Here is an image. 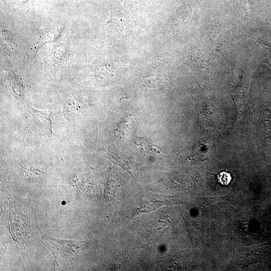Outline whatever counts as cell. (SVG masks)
<instances>
[{
	"instance_id": "3",
	"label": "cell",
	"mask_w": 271,
	"mask_h": 271,
	"mask_svg": "<svg viewBox=\"0 0 271 271\" xmlns=\"http://www.w3.org/2000/svg\"><path fill=\"white\" fill-rule=\"evenodd\" d=\"M30 109L29 118L32 130L48 136L54 135L51 119L52 111L38 110L32 106Z\"/></svg>"
},
{
	"instance_id": "4",
	"label": "cell",
	"mask_w": 271,
	"mask_h": 271,
	"mask_svg": "<svg viewBox=\"0 0 271 271\" xmlns=\"http://www.w3.org/2000/svg\"><path fill=\"white\" fill-rule=\"evenodd\" d=\"M217 181L222 185H228L232 179L230 174L226 171H221L215 175Z\"/></svg>"
},
{
	"instance_id": "5",
	"label": "cell",
	"mask_w": 271,
	"mask_h": 271,
	"mask_svg": "<svg viewBox=\"0 0 271 271\" xmlns=\"http://www.w3.org/2000/svg\"><path fill=\"white\" fill-rule=\"evenodd\" d=\"M241 8L247 14L251 13V5L250 0H237Z\"/></svg>"
},
{
	"instance_id": "1",
	"label": "cell",
	"mask_w": 271,
	"mask_h": 271,
	"mask_svg": "<svg viewBox=\"0 0 271 271\" xmlns=\"http://www.w3.org/2000/svg\"><path fill=\"white\" fill-rule=\"evenodd\" d=\"M58 265L74 263L83 254L87 247L86 242L53 238L46 234L43 236Z\"/></svg>"
},
{
	"instance_id": "2",
	"label": "cell",
	"mask_w": 271,
	"mask_h": 271,
	"mask_svg": "<svg viewBox=\"0 0 271 271\" xmlns=\"http://www.w3.org/2000/svg\"><path fill=\"white\" fill-rule=\"evenodd\" d=\"M110 18L105 25L107 32L115 36H122L128 27V17L125 10L116 7L108 8Z\"/></svg>"
}]
</instances>
